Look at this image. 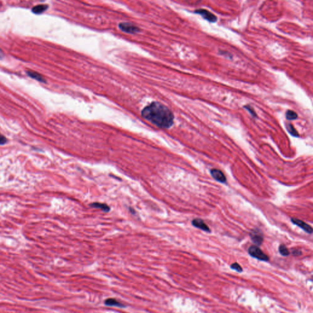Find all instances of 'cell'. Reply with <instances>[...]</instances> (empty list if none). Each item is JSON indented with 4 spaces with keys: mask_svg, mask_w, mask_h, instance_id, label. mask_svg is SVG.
I'll return each instance as SVG.
<instances>
[{
    "mask_svg": "<svg viewBox=\"0 0 313 313\" xmlns=\"http://www.w3.org/2000/svg\"><path fill=\"white\" fill-rule=\"evenodd\" d=\"M142 116L156 126L168 129L174 122V115L164 105L159 102H152L141 111Z\"/></svg>",
    "mask_w": 313,
    "mask_h": 313,
    "instance_id": "cell-1",
    "label": "cell"
},
{
    "mask_svg": "<svg viewBox=\"0 0 313 313\" xmlns=\"http://www.w3.org/2000/svg\"><path fill=\"white\" fill-rule=\"evenodd\" d=\"M248 253L250 256L256 258L259 260L263 261H268L269 260L268 256H267L257 246H252L248 249Z\"/></svg>",
    "mask_w": 313,
    "mask_h": 313,
    "instance_id": "cell-2",
    "label": "cell"
},
{
    "mask_svg": "<svg viewBox=\"0 0 313 313\" xmlns=\"http://www.w3.org/2000/svg\"><path fill=\"white\" fill-rule=\"evenodd\" d=\"M196 14L201 15L205 20L209 21L212 23H215L217 21V17L216 15H214L212 12H210L207 9H197L194 11Z\"/></svg>",
    "mask_w": 313,
    "mask_h": 313,
    "instance_id": "cell-3",
    "label": "cell"
},
{
    "mask_svg": "<svg viewBox=\"0 0 313 313\" xmlns=\"http://www.w3.org/2000/svg\"><path fill=\"white\" fill-rule=\"evenodd\" d=\"M250 236L254 243L257 245H260L262 243L264 237L262 234L257 229H253L250 233Z\"/></svg>",
    "mask_w": 313,
    "mask_h": 313,
    "instance_id": "cell-4",
    "label": "cell"
},
{
    "mask_svg": "<svg viewBox=\"0 0 313 313\" xmlns=\"http://www.w3.org/2000/svg\"><path fill=\"white\" fill-rule=\"evenodd\" d=\"M119 27L121 31L127 33H135L139 31V28L129 23H121Z\"/></svg>",
    "mask_w": 313,
    "mask_h": 313,
    "instance_id": "cell-5",
    "label": "cell"
},
{
    "mask_svg": "<svg viewBox=\"0 0 313 313\" xmlns=\"http://www.w3.org/2000/svg\"><path fill=\"white\" fill-rule=\"evenodd\" d=\"M291 221L293 224L299 226L300 228L303 229L306 232L309 233V234L312 233V232H313L312 227L310 225H309L308 224L306 223L305 222H304L300 220H298L297 218H292L291 219Z\"/></svg>",
    "mask_w": 313,
    "mask_h": 313,
    "instance_id": "cell-6",
    "label": "cell"
},
{
    "mask_svg": "<svg viewBox=\"0 0 313 313\" xmlns=\"http://www.w3.org/2000/svg\"><path fill=\"white\" fill-rule=\"evenodd\" d=\"M210 174L218 182H220L223 183H224L226 182V178L225 175L220 169H212L210 170Z\"/></svg>",
    "mask_w": 313,
    "mask_h": 313,
    "instance_id": "cell-7",
    "label": "cell"
},
{
    "mask_svg": "<svg viewBox=\"0 0 313 313\" xmlns=\"http://www.w3.org/2000/svg\"><path fill=\"white\" fill-rule=\"evenodd\" d=\"M192 224L194 227L199 228L203 231H204L208 232H210V229L209 226L205 223L201 219H199V218L194 219L192 221Z\"/></svg>",
    "mask_w": 313,
    "mask_h": 313,
    "instance_id": "cell-8",
    "label": "cell"
},
{
    "mask_svg": "<svg viewBox=\"0 0 313 313\" xmlns=\"http://www.w3.org/2000/svg\"><path fill=\"white\" fill-rule=\"evenodd\" d=\"M105 305L108 306H115L118 308H125V305H124L116 298H108L104 301Z\"/></svg>",
    "mask_w": 313,
    "mask_h": 313,
    "instance_id": "cell-9",
    "label": "cell"
},
{
    "mask_svg": "<svg viewBox=\"0 0 313 313\" xmlns=\"http://www.w3.org/2000/svg\"><path fill=\"white\" fill-rule=\"evenodd\" d=\"M48 6L46 4H39L34 6L32 9V12L36 14H40L45 11L48 9Z\"/></svg>",
    "mask_w": 313,
    "mask_h": 313,
    "instance_id": "cell-10",
    "label": "cell"
},
{
    "mask_svg": "<svg viewBox=\"0 0 313 313\" xmlns=\"http://www.w3.org/2000/svg\"><path fill=\"white\" fill-rule=\"evenodd\" d=\"M90 206L94 208L101 209L102 210H103L104 212H108L110 210V207L108 205H106V204L100 203H93Z\"/></svg>",
    "mask_w": 313,
    "mask_h": 313,
    "instance_id": "cell-11",
    "label": "cell"
},
{
    "mask_svg": "<svg viewBox=\"0 0 313 313\" xmlns=\"http://www.w3.org/2000/svg\"><path fill=\"white\" fill-rule=\"evenodd\" d=\"M27 74L28 76H30V77H31L32 78H34L40 82H42V83H45V79L42 77V76L41 75L36 72H34V71H28L27 72Z\"/></svg>",
    "mask_w": 313,
    "mask_h": 313,
    "instance_id": "cell-12",
    "label": "cell"
},
{
    "mask_svg": "<svg viewBox=\"0 0 313 313\" xmlns=\"http://www.w3.org/2000/svg\"><path fill=\"white\" fill-rule=\"evenodd\" d=\"M286 129H287V131L289 132V133L291 135L296 136V137H298L299 136L298 132H297V130L295 129V128L293 127V125L291 124H289V123L287 124H286Z\"/></svg>",
    "mask_w": 313,
    "mask_h": 313,
    "instance_id": "cell-13",
    "label": "cell"
},
{
    "mask_svg": "<svg viewBox=\"0 0 313 313\" xmlns=\"http://www.w3.org/2000/svg\"><path fill=\"white\" fill-rule=\"evenodd\" d=\"M286 116L287 120H295L297 119L298 115L297 114L292 110H287L286 113Z\"/></svg>",
    "mask_w": 313,
    "mask_h": 313,
    "instance_id": "cell-14",
    "label": "cell"
},
{
    "mask_svg": "<svg viewBox=\"0 0 313 313\" xmlns=\"http://www.w3.org/2000/svg\"><path fill=\"white\" fill-rule=\"evenodd\" d=\"M279 252L281 255L284 256H287L289 254V252L287 247L284 245H281L279 247Z\"/></svg>",
    "mask_w": 313,
    "mask_h": 313,
    "instance_id": "cell-15",
    "label": "cell"
},
{
    "mask_svg": "<svg viewBox=\"0 0 313 313\" xmlns=\"http://www.w3.org/2000/svg\"><path fill=\"white\" fill-rule=\"evenodd\" d=\"M244 108L245 109H247L253 117H256V114L254 110L252 108V107L250 105H246V106H244Z\"/></svg>",
    "mask_w": 313,
    "mask_h": 313,
    "instance_id": "cell-16",
    "label": "cell"
},
{
    "mask_svg": "<svg viewBox=\"0 0 313 313\" xmlns=\"http://www.w3.org/2000/svg\"><path fill=\"white\" fill-rule=\"evenodd\" d=\"M231 268L239 271V272H241L242 271V268L241 267V266L239 265V264L237 263H234L231 265Z\"/></svg>",
    "mask_w": 313,
    "mask_h": 313,
    "instance_id": "cell-17",
    "label": "cell"
},
{
    "mask_svg": "<svg viewBox=\"0 0 313 313\" xmlns=\"http://www.w3.org/2000/svg\"><path fill=\"white\" fill-rule=\"evenodd\" d=\"M6 141H7L6 138L2 134H0V144H4L6 143Z\"/></svg>",
    "mask_w": 313,
    "mask_h": 313,
    "instance_id": "cell-18",
    "label": "cell"
},
{
    "mask_svg": "<svg viewBox=\"0 0 313 313\" xmlns=\"http://www.w3.org/2000/svg\"><path fill=\"white\" fill-rule=\"evenodd\" d=\"M293 254L296 256H298V255H300L301 254V251H300L298 250H296L293 251Z\"/></svg>",
    "mask_w": 313,
    "mask_h": 313,
    "instance_id": "cell-19",
    "label": "cell"
},
{
    "mask_svg": "<svg viewBox=\"0 0 313 313\" xmlns=\"http://www.w3.org/2000/svg\"><path fill=\"white\" fill-rule=\"evenodd\" d=\"M4 56V53L3 51L0 49V59H2L3 58Z\"/></svg>",
    "mask_w": 313,
    "mask_h": 313,
    "instance_id": "cell-20",
    "label": "cell"
}]
</instances>
